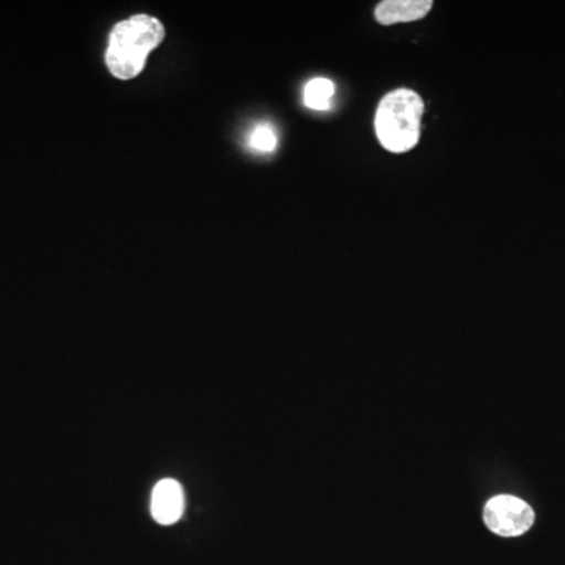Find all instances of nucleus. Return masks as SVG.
Listing matches in <instances>:
<instances>
[{"instance_id":"nucleus-1","label":"nucleus","mask_w":565,"mask_h":565,"mask_svg":"<svg viewBox=\"0 0 565 565\" xmlns=\"http://www.w3.org/2000/svg\"><path fill=\"white\" fill-rule=\"evenodd\" d=\"M166 29L161 21L147 14H137L118 22L110 32L106 63L115 77L122 81L139 76L148 54L162 43Z\"/></svg>"},{"instance_id":"nucleus-2","label":"nucleus","mask_w":565,"mask_h":565,"mask_svg":"<svg viewBox=\"0 0 565 565\" xmlns=\"http://www.w3.org/2000/svg\"><path fill=\"white\" fill-rule=\"evenodd\" d=\"M424 111L418 93L401 88L388 93L375 111V134L385 150L407 152L416 147Z\"/></svg>"},{"instance_id":"nucleus-3","label":"nucleus","mask_w":565,"mask_h":565,"mask_svg":"<svg viewBox=\"0 0 565 565\" xmlns=\"http://www.w3.org/2000/svg\"><path fill=\"white\" fill-rule=\"evenodd\" d=\"M534 511L522 498L500 494L487 501L486 526L501 537H520L534 525Z\"/></svg>"},{"instance_id":"nucleus-4","label":"nucleus","mask_w":565,"mask_h":565,"mask_svg":"<svg viewBox=\"0 0 565 565\" xmlns=\"http://www.w3.org/2000/svg\"><path fill=\"white\" fill-rule=\"evenodd\" d=\"M185 498L180 482L163 479L156 484L151 497V514L161 525H173L184 514Z\"/></svg>"},{"instance_id":"nucleus-5","label":"nucleus","mask_w":565,"mask_h":565,"mask_svg":"<svg viewBox=\"0 0 565 565\" xmlns=\"http://www.w3.org/2000/svg\"><path fill=\"white\" fill-rule=\"evenodd\" d=\"M430 0H385L375 7V20L382 25L423 20L433 10Z\"/></svg>"},{"instance_id":"nucleus-6","label":"nucleus","mask_w":565,"mask_h":565,"mask_svg":"<svg viewBox=\"0 0 565 565\" xmlns=\"http://www.w3.org/2000/svg\"><path fill=\"white\" fill-rule=\"evenodd\" d=\"M334 95V85L332 81L318 77L308 82L303 92L305 106L313 110H327L330 107V99Z\"/></svg>"},{"instance_id":"nucleus-7","label":"nucleus","mask_w":565,"mask_h":565,"mask_svg":"<svg viewBox=\"0 0 565 565\" xmlns=\"http://www.w3.org/2000/svg\"><path fill=\"white\" fill-rule=\"evenodd\" d=\"M250 145L252 148L258 151H274L277 148V134H275L273 126L267 125V122L256 126L250 136Z\"/></svg>"}]
</instances>
